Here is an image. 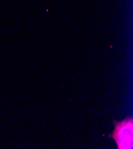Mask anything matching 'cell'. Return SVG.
<instances>
[{
  "label": "cell",
  "mask_w": 133,
  "mask_h": 149,
  "mask_svg": "<svg viewBox=\"0 0 133 149\" xmlns=\"http://www.w3.org/2000/svg\"><path fill=\"white\" fill-rule=\"evenodd\" d=\"M132 118L116 123L112 137L115 140L118 148H132Z\"/></svg>",
  "instance_id": "cell-1"
}]
</instances>
